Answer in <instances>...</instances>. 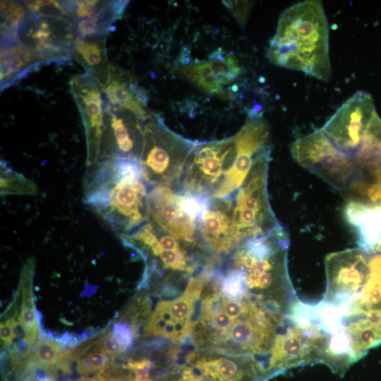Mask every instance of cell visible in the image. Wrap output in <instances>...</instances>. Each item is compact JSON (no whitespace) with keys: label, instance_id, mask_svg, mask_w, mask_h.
I'll return each instance as SVG.
<instances>
[{"label":"cell","instance_id":"cell-6","mask_svg":"<svg viewBox=\"0 0 381 381\" xmlns=\"http://www.w3.org/2000/svg\"><path fill=\"white\" fill-rule=\"evenodd\" d=\"M236 155L235 135L219 140L197 141L177 189L213 198Z\"/></svg>","mask_w":381,"mask_h":381},{"label":"cell","instance_id":"cell-31","mask_svg":"<svg viewBox=\"0 0 381 381\" xmlns=\"http://www.w3.org/2000/svg\"><path fill=\"white\" fill-rule=\"evenodd\" d=\"M212 318H214V323L215 326L222 330H226L234 322V321H235L222 311L219 312V313L214 315L210 319Z\"/></svg>","mask_w":381,"mask_h":381},{"label":"cell","instance_id":"cell-18","mask_svg":"<svg viewBox=\"0 0 381 381\" xmlns=\"http://www.w3.org/2000/svg\"><path fill=\"white\" fill-rule=\"evenodd\" d=\"M41 64L34 53L20 41L1 48V90L11 86Z\"/></svg>","mask_w":381,"mask_h":381},{"label":"cell","instance_id":"cell-11","mask_svg":"<svg viewBox=\"0 0 381 381\" xmlns=\"http://www.w3.org/2000/svg\"><path fill=\"white\" fill-rule=\"evenodd\" d=\"M70 90L80 113L87 145V167L99 159L104 113L107 99L104 87L87 73L77 74L70 80Z\"/></svg>","mask_w":381,"mask_h":381},{"label":"cell","instance_id":"cell-17","mask_svg":"<svg viewBox=\"0 0 381 381\" xmlns=\"http://www.w3.org/2000/svg\"><path fill=\"white\" fill-rule=\"evenodd\" d=\"M72 59L78 62L86 73L95 78L104 87L111 71L109 61L106 40L99 38H77Z\"/></svg>","mask_w":381,"mask_h":381},{"label":"cell","instance_id":"cell-28","mask_svg":"<svg viewBox=\"0 0 381 381\" xmlns=\"http://www.w3.org/2000/svg\"><path fill=\"white\" fill-rule=\"evenodd\" d=\"M224 4L231 11L238 23L244 25L249 13L250 4L248 1H223Z\"/></svg>","mask_w":381,"mask_h":381},{"label":"cell","instance_id":"cell-14","mask_svg":"<svg viewBox=\"0 0 381 381\" xmlns=\"http://www.w3.org/2000/svg\"><path fill=\"white\" fill-rule=\"evenodd\" d=\"M107 101L128 110L144 121L152 114L147 106V97L132 75L112 66L109 80L104 87Z\"/></svg>","mask_w":381,"mask_h":381},{"label":"cell","instance_id":"cell-27","mask_svg":"<svg viewBox=\"0 0 381 381\" xmlns=\"http://www.w3.org/2000/svg\"><path fill=\"white\" fill-rule=\"evenodd\" d=\"M112 336L126 349L132 344L135 332L125 322H116L111 331Z\"/></svg>","mask_w":381,"mask_h":381},{"label":"cell","instance_id":"cell-8","mask_svg":"<svg viewBox=\"0 0 381 381\" xmlns=\"http://www.w3.org/2000/svg\"><path fill=\"white\" fill-rule=\"evenodd\" d=\"M376 111L368 93L358 91L347 99L321 128L328 140L353 163L371 118Z\"/></svg>","mask_w":381,"mask_h":381},{"label":"cell","instance_id":"cell-24","mask_svg":"<svg viewBox=\"0 0 381 381\" xmlns=\"http://www.w3.org/2000/svg\"><path fill=\"white\" fill-rule=\"evenodd\" d=\"M62 353L57 344L49 340L43 339L37 346L33 354L32 364L47 368L59 365Z\"/></svg>","mask_w":381,"mask_h":381},{"label":"cell","instance_id":"cell-1","mask_svg":"<svg viewBox=\"0 0 381 381\" xmlns=\"http://www.w3.org/2000/svg\"><path fill=\"white\" fill-rule=\"evenodd\" d=\"M84 201L120 237L150 218V188L138 161L102 158L87 167Z\"/></svg>","mask_w":381,"mask_h":381},{"label":"cell","instance_id":"cell-21","mask_svg":"<svg viewBox=\"0 0 381 381\" xmlns=\"http://www.w3.org/2000/svg\"><path fill=\"white\" fill-rule=\"evenodd\" d=\"M176 73L207 93L217 95L224 93V85L212 69L209 59L184 65L177 68Z\"/></svg>","mask_w":381,"mask_h":381},{"label":"cell","instance_id":"cell-19","mask_svg":"<svg viewBox=\"0 0 381 381\" xmlns=\"http://www.w3.org/2000/svg\"><path fill=\"white\" fill-rule=\"evenodd\" d=\"M128 1H107L95 13L75 21L77 38L107 39L114 22L121 16Z\"/></svg>","mask_w":381,"mask_h":381},{"label":"cell","instance_id":"cell-5","mask_svg":"<svg viewBox=\"0 0 381 381\" xmlns=\"http://www.w3.org/2000/svg\"><path fill=\"white\" fill-rule=\"evenodd\" d=\"M210 201L208 198L184 190L153 187L149 192V219L181 241L205 250L198 229Z\"/></svg>","mask_w":381,"mask_h":381},{"label":"cell","instance_id":"cell-23","mask_svg":"<svg viewBox=\"0 0 381 381\" xmlns=\"http://www.w3.org/2000/svg\"><path fill=\"white\" fill-rule=\"evenodd\" d=\"M212 69L224 85L234 80L241 73V68L231 54L219 48L209 57Z\"/></svg>","mask_w":381,"mask_h":381},{"label":"cell","instance_id":"cell-26","mask_svg":"<svg viewBox=\"0 0 381 381\" xmlns=\"http://www.w3.org/2000/svg\"><path fill=\"white\" fill-rule=\"evenodd\" d=\"M23 3L30 13L65 17L63 1H23Z\"/></svg>","mask_w":381,"mask_h":381},{"label":"cell","instance_id":"cell-13","mask_svg":"<svg viewBox=\"0 0 381 381\" xmlns=\"http://www.w3.org/2000/svg\"><path fill=\"white\" fill-rule=\"evenodd\" d=\"M199 239L207 250L226 254L241 244L229 199L210 198V205L198 224Z\"/></svg>","mask_w":381,"mask_h":381},{"label":"cell","instance_id":"cell-29","mask_svg":"<svg viewBox=\"0 0 381 381\" xmlns=\"http://www.w3.org/2000/svg\"><path fill=\"white\" fill-rule=\"evenodd\" d=\"M217 369L221 377V379H232L238 372L237 364L227 358H220L217 360Z\"/></svg>","mask_w":381,"mask_h":381},{"label":"cell","instance_id":"cell-9","mask_svg":"<svg viewBox=\"0 0 381 381\" xmlns=\"http://www.w3.org/2000/svg\"><path fill=\"white\" fill-rule=\"evenodd\" d=\"M325 265L327 291L324 301L337 309L346 308L367 280V255L359 247L348 249L329 254Z\"/></svg>","mask_w":381,"mask_h":381},{"label":"cell","instance_id":"cell-15","mask_svg":"<svg viewBox=\"0 0 381 381\" xmlns=\"http://www.w3.org/2000/svg\"><path fill=\"white\" fill-rule=\"evenodd\" d=\"M344 216L356 232L359 248L371 251L381 241V204L348 202Z\"/></svg>","mask_w":381,"mask_h":381},{"label":"cell","instance_id":"cell-32","mask_svg":"<svg viewBox=\"0 0 381 381\" xmlns=\"http://www.w3.org/2000/svg\"><path fill=\"white\" fill-rule=\"evenodd\" d=\"M149 369L138 368L134 370V381H151Z\"/></svg>","mask_w":381,"mask_h":381},{"label":"cell","instance_id":"cell-10","mask_svg":"<svg viewBox=\"0 0 381 381\" xmlns=\"http://www.w3.org/2000/svg\"><path fill=\"white\" fill-rule=\"evenodd\" d=\"M145 121L133 113L111 104L106 106L99 159L140 161Z\"/></svg>","mask_w":381,"mask_h":381},{"label":"cell","instance_id":"cell-30","mask_svg":"<svg viewBox=\"0 0 381 381\" xmlns=\"http://www.w3.org/2000/svg\"><path fill=\"white\" fill-rule=\"evenodd\" d=\"M0 332L1 339L3 341L4 346H10L15 337L11 324V319L8 320L6 322L1 323Z\"/></svg>","mask_w":381,"mask_h":381},{"label":"cell","instance_id":"cell-25","mask_svg":"<svg viewBox=\"0 0 381 381\" xmlns=\"http://www.w3.org/2000/svg\"><path fill=\"white\" fill-rule=\"evenodd\" d=\"M18 320L28 332L30 346L33 345L37 339L38 324L37 313L34 306L31 305V301L28 303L26 298L24 300Z\"/></svg>","mask_w":381,"mask_h":381},{"label":"cell","instance_id":"cell-7","mask_svg":"<svg viewBox=\"0 0 381 381\" xmlns=\"http://www.w3.org/2000/svg\"><path fill=\"white\" fill-rule=\"evenodd\" d=\"M18 37L42 64L71 59L77 40L75 26L68 18L34 13L25 18Z\"/></svg>","mask_w":381,"mask_h":381},{"label":"cell","instance_id":"cell-4","mask_svg":"<svg viewBox=\"0 0 381 381\" xmlns=\"http://www.w3.org/2000/svg\"><path fill=\"white\" fill-rule=\"evenodd\" d=\"M271 151L269 145L260 152L244 183L231 200L234 219L241 243L282 227L272 210L267 193Z\"/></svg>","mask_w":381,"mask_h":381},{"label":"cell","instance_id":"cell-12","mask_svg":"<svg viewBox=\"0 0 381 381\" xmlns=\"http://www.w3.org/2000/svg\"><path fill=\"white\" fill-rule=\"evenodd\" d=\"M269 128L261 116H249L240 131L234 135L237 155L213 198L231 200L244 183L260 152L268 145Z\"/></svg>","mask_w":381,"mask_h":381},{"label":"cell","instance_id":"cell-20","mask_svg":"<svg viewBox=\"0 0 381 381\" xmlns=\"http://www.w3.org/2000/svg\"><path fill=\"white\" fill-rule=\"evenodd\" d=\"M29 13L23 1H1V48L19 42L20 27Z\"/></svg>","mask_w":381,"mask_h":381},{"label":"cell","instance_id":"cell-3","mask_svg":"<svg viewBox=\"0 0 381 381\" xmlns=\"http://www.w3.org/2000/svg\"><path fill=\"white\" fill-rule=\"evenodd\" d=\"M197 141L170 130L160 116L153 114L145 123L140 166L150 188L177 189L188 157Z\"/></svg>","mask_w":381,"mask_h":381},{"label":"cell","instance_id":"cell-22","mask_svg":"<svg viewBox=\"0 0 381 381\" xmlns=\"http://www.w3.org/2000/svg\"><path fill=\"white\" fill-rule=\"evenodd\" d=\"M36 184L23 174L15 171L9 164L1 162V195H35Z\"/></svg>","mask_w":381,"mask_h":381},{"label":"cell","instance_id":"cell-33","mask_svg":"<svg viewBox=\"0 0 381 381\" xmlns=\"http://www.w3.org/2000/svg\"><path fill=\"white\" fill-rule=\"evenodd\" d=\"M78 381H99L97 379L95 378H90L87 377H83L80 378Z\"/></svg>","mask_w":381,"mask_h":381},{"label":"cell","instance_id":"cell-16","mask_svg":"<svg viewBox=\"0 0 381 381\" xmlns=\"http://www.w3.org/2000/svg\"><path fill=\"white\" fill-rule=\"evenodd\" d=\"M344 327L355 362L381 344V313L344 315Z\"/></svg>","mask_w":381,"mask_h":381},{"label":"cell","instance_id":"cell-2","mask_svg":"<svg viewBox=\"0 0 381 381\" xmlns=\"http://www.w3.org/2000/svg\"><path fill=\"white\" fill-rule=\"evenodd\" d=\"M267 56L274 65L323 81L330 78L329 30L320 1L296 3L281 13Z\"/></svg>","mask_w":381,"mask_h":381}]
</instances>
